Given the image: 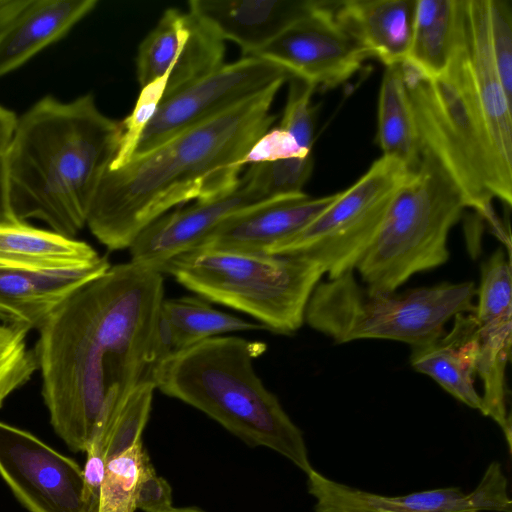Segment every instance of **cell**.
Instances as JSON below:
<instances>
[{"label": "cell", "instance_id": "cell-39", "mask_svg": "<svg viewBox=\"0 0 512 512\" xmlns=\"http://www.w3.org/2000/svg\"><path fill=\"white\" fill-rule=\"evenodd\" d=\"M167 512H204V511H202L201 509L196 508V507H181V508L173 507Z\"/></svg>", "mask_w": 512, "mask_h": 512}, {"label": "cell", "instance_id": "cell-41", "mask_svg": "<svg viewBox=\"0 0 512 512\" xmlns=\"http://www.w3.org/2000/svg\"><path fill=\"white\" fill-rule=\"evenodd\" d=\"M468 512H476V511H468Z\"/></svg>", "mask_w": 512, "mask_h": 512}, {"label": "cell", "instance_id": "cell-34", "mask_svg": "<svg viewBox=\"0 0 512 512\" xmlns=\"http://www.w3.org/2000/svg\"><path fill=\"white\" fill-rule=\"evenodd\" d=\"M288 81L287 100L278 127L292 135L301 149L312 152L314 112L311 99L316 89L296 77H291Z\"/></svg>", "mask_w": 512, "mask_h": 512}, {"label": "cell", "instance_id": "cell-16", "mask_svg": "<svg viewBox=\"0 0 512 512\" xmlns=\"http://www.w3.org/2000/svg\"><path fill=\"white\" fill-rule=\"evenodd\" d=\"M224 57L225 41L205 21L169 8L139 46L137 79L142 88L168 75L167 96L217 70Z\"/></svg>", "mask_w": 512, "mask_h": 512}, {"label": "cell", "instance_id": "cell-9", "mask_svg": "<svg viewBox=\"0 0 512 512\" xmlns=\"http://www.w3.org/2000/svg\"><path fill=\"white\" fill-rule=\"evenodd\" d=\"M408 171L382 155L305 228L266 254L304 257L318 264L328 279L354 271Z\"/></svg>", "mask_w": 512, "mask_h": 512}, {"label": "cell", "instance_id": "cell-11", "mask_svg": "<svg viewBox=\"0 0 512 512\" xmlns=\"http://www.w3.org/2000/svg\"><path fill=\"white\" fill-rule=\"evenodd\" d=\"M446 73L474 113L500 165L512 174V100L493 59L487 0H459L457 40Z\"/></svg>", "mask_w": 512, "mask_h": 512}, {"label": "cell", "instance_id": "cell-38", "mask_svg": "<svg viewBox=\"0 0 512 512\" xmlns=\"http://www.w3.org/2000/svg\"><path fill=\"white\" fill-rule=\"evenodd\" d=\"M18 117L15 113L0 106V154H4L13 136Z\"/></svg>", "mask_w": 512, "mask_h": 512}, {"label": "cell", "instance_id": "cell-7", "mask_svg": "<svg viewBox=\"0 0 512 512\" xmlns=\"http://www.w3.org/2000/svg\"><path fill=\"white\" fill-rule=\"evenodd\" d=\"M420 144L436 161L472 209L510 247L493 200L512 203V175L497 160L490 143L453 79H428L402 64Z\"/></svg>", "mask_w": 512, "mask_h": 512}, {"label": "cell", "instance_id": "cell-21", "mask_svg": "<svg viewBox=\"0 0 512 512\" xmlns=\"http://www.w3.org/2000/svg\"><path fill=\"white\" fill-rule=\"evenodd\" d=\"M447 334L412 346V368L431 377L446 392L470 408L482 410L481 396L475 389L478 358V323L474 313L453 317Z\"/></svg>", "mask_w": 512, "mask_h": 512}, {"label": "cell", "instance_id": "cell-30", "mask_svg": "<svg viewBox=\"0 0 512 512\" xmlns=\"http://www.w3.org/2000/svg\"><path fill=\"white\" fill-rule=\"evenodd\" d=\"M29 330L0 324V408L38 370L34 348L27 344Z\"/></svg>", "mask_w": 512, "mask_h": 512}, {"label": "cell", "instance_id": "cell-37", "mask_svg": "<svg viewBox=\"0 0 512 512\" xmlns=\"http://www.w3.org/2000/svg\"><path fill=\"white\" fill-rule=\"evenodd\" d=\"M4 154H0V223H15L19 222V220L16 218L11 206L8 173Z\"/></svg>", "mask_w": 512, "mask_h": 512}, {"label": "cell", "instance_id": "cell-32", "mask_svg": "<svg viewBox=\"0 0 512 512\" xmlns=\"http://www.w3.org/2000/svg\"><path fill=\"white\" fill-rule=\"evenodd\" d=\"M167 80L168 75L141 88L133 111L121 121L120 144L109 168L115 169L125 165L134 155L146 126L153 118L163 99Z\"/></svg>", "mask_w": 512, "mask_h": 512}, {"label": "cell", "instance_id": "cell-1", "mask_svg": "<svg viewBox=\"0 0 512 512\" xmlns=\"http://www.w3.org/2000/svg\"><path fill=\"white\" fill-rule=\"evenodd\" d=\"M163 300V274L129 261L77 288L38 330L43 401L71 451L86 452L98 422L154 383Z\"/></svg>", "mask_w": 512, "mask_h": 512}, {"label": "cell", "instance_id": "cell-23", "mask_svg": "<svg viewBox=\"0 0 512 512\" xmlns=\"http://www.w3.org/2000/svg\"><path fill=\"white\" fill-rule=\"evenodd\" d=\"M97 4V0H29L0 37V77L64 37Z\"/></svg>", "mask_w": 512, "mask_h": 512}, {"label": "cell", "instance_id": "cell-26", "mask_svg": "<svg viewBox=\"0 0 512 512\" xmlns=\"http://www.w3.org/2000/svg\"><path fill=\"white\" fill-rule=\"evenodd\" d=\"M459 0H417L404 65L428 79L448 70L457 40Z\"/></svg>", "mask_w": 512, "mask_h": 512}, {"label": "cell", "instance_id": "cell-18", "mask_svg": "<svg viewBox=\"0 0 512 512\" xmlns=\"http://www.w3.org/2000/svg\"><path fill=\"white\" fill-rule=\"evenodd\" d=\"M338 196L339 192L322 197L303 192L270 200L229 218L196 249L266 254L305 228Z\"/></svg>", "mask_w": 512, "mask_h": 512}, {"label": "cell", "instance_id": "cell-15", "mask_svg": "<svg viewBox=\"0 0 512 512\" xmlns=\"http://www.w3.org/2000/svg\"><path fill=\"white\" fill-rule=\"evenodd\" d=\"M315 512H512L507 480L498 462L486 469L476 488H438L387 496L359 490L326 478L314 469L307 474Z\"/></svg>", "mask_w": 512, "mask_h": 512}, {"label": "cell", "instance_id": "cell-6", "mask_svg": "<svg viewBox=\"0 0 512 512\" xmlns=\"http://www.w3.org/2000/svg\"><path fill=\"white\" fill-rule=\"evenodd\" d=\"M353 272L320 281L305 311V322L338 344L386 339L421 345L442 336L455 315L475 312L473 282L383 293L360 285Z\"/></svg>", "mask_w": 512, "mask_h": 512}, {"label": "cell", "instance_id": "cell-27", "mask_svg": "<svg viewBox=\"0 0 512 512\" xmlns=\"http://www.w3.org/2000/svg\"><path fill=\"white\" fill-rule=\"evenodd\" d=\"M376 141L383 156L414 169L421 157L402 64L385 67L377 110Z\"/></svg>", "mask_w": 512, "mask_h": 512}, {"label": "cell", "instance_id": "cell-3", "mask_svg": "<svg viewBox=\"0 0 512 512\" xmlns=\"http://www.w3.org/2000/svg\"><path fill=\"white\" fill-rule=\"evenodd\" d=\"M121 135V121L104 115L92 94L38 100L18 117L4 154L16 218L41 220L74 238L86 225Z\"/></svg>", "mask_w": 512, "mask_h": 512}, {"label": "cell", "instance_id": "cell-17", "mask_svg": "<svg viewBox=\"0 0 512 512\" xmlns=\"http://www.w3.org/2000/svg\"><path fill=\"white\" fill-rule=\"evenodd\" d=\"M270 200L244 175L232 190L168 212L148 225L128 248L130 261L160 272L172 258L196 249L229 218Z\"/></svg>", "mask_w": 512, "mask_h": 512}, {"label": "cell", "instance_id": "cell-40", "mask_svg": "<svg viewBox=\"0 0 512 512\" xmlns=\"http://www.w3.org/2000/svg\"><path fill=\"white\" fill-rule=\"evenodd\" d=\"M8 0H0V9L7 3Z\"/></svg>", "mask_w": 512, "mask_h": 512}, {"label": "cell", "instance_id": "cell-19", "mask_svg": "<svg viewBox=\"0 0 512 512\" xmlns=\"http://www.w3.org/2000/svg\"><path fill=\"white\" fill-rule=\"evenodd\" d=\"M417 0L331 2L335 20L366 53L385 67L403 64L412 37Z\"/></svg>", "mask_w": 512, "mask_h": 512}, {"label": "cell", "instance_id": "cell-20", "mask_svg": "<svg viewBox=\"0 0 512 512\" xmlns=\"http://www.w3.org/2000/svg\"><path fill=\"white\" fill-rule=\"evenodd\" d=\"M111 265L72 271H33L0 267V319L4 324L39 330L77 288Z\"/></svg>", "mask_w": 512, "mask_h": 512}, {"label": "cell", "instance_id": "cell-28", "mask_svg": "<svg viewBox=\"0 0 512 512\" xmlns=\"http://www.w3.org/2000/svg\"><path fill=\"white\" fill-rule=\"evenodd\" d=\"M161 315L169 326L177 353L224 333L266 330L257 322L216 310L204 300L190 296L164 298Z\"/></svg>", "mask_w": 512, "mask_h": 512}, {"label": "cell", "instance_id": "cell-24", "mask_svg": "<svg viewBox=\"0 0 512 512\" xmlns=\"http://www.w3.org/2000/svg\"><path fill=\"white\" fill-rule=\"evenodd\" d=\"M108 260L84 241L25 222L0 223V267L57 272L86 269Z\"/></svg>", "mask_w": 512, "mask_h": 512}, {"label": "cell", "instance_id": "cell-8", "mask_svg": "<svg viewBox=\"0 0 512 512\" xmlns=\"http://www.w3.org/2000/svg\"><path fill=\"white\" fill-rule=\"evenodd\" d=\"M466 208L460 191L439 164L421 153L356 267L366 288L395 292L414 274L444 264L449 258V232Z\"/></svg>", "mask_w": 512, "mask_h": 512}, {"label": "cell", "instance_id": "cell-4", "mask_svg": "<svg viewBox=\"0 0 512 512\" xmlns=\"http://www.w3.org/2000/svg\"><path fill=\"white\" fill-rule=\"evenodd\" d=\"M265 350L264 343L237 336L212 337L163 362L154 383L249 446L272 449L307 475L313 467L303 433L255 371L254 360Z\"/></svg>", "mask_w": 512, "mask_h": 512}, {"label": "cell", "instance_id": "cell-25", "mask_svg": "<svg viewBox=\"0 0 512 512\" xmlns=\"http://www.w3.org/2000/svg\"><path fill=\"white\" fill-rule=\"evenodd\" d=\"M155 389L154 383L140 384L96 426L83 468L86 498L96 512L106 464L142 440Z\"/></svg>", "mask_w": 512, "mask_h": 512}, {"label": "cell", "instance_id": "cell-10", "mask_svg": "<svg viewBox=\"0 0 512 512\" xmlns=\"http://www.w3.org/2000/svg\"><path fill=\"white\" fill-rule=\"evenodd\" d=\"M290 78L280 66L256 56L224 63L204 78L163 97L134 155L145 153Z\"/></svg>", "mask_w": 512, "mask_h": 512}, {"label": "cell", "instance_id": "cell-2", "mask_svg": "<svg viewBox=\"0 0 512 512\" xmlns=\"http://www.w3.org/2000/svg\"><path fill=\"white\" fill-rule=\"evenodd\" d=\"M283 84L189 128L104 172L86 225L109 250L129 248L173 207L232 190L243 160L271 128L272 103Z\"/></svg>", "mask_w": 512, "mask_h": 512}, {"label": "cell", "instance_id": "cell-31", "mask_svg": "<svg viewBox=\"0 0 512 512\" xmlns=\"http://www.w3.org/2000/svg\"><path fill=\"white\" fill-rule=\"evenodd\" d=\"M313 170V156L251 164L245 175L267 198L303 193Z\"/></svg>", "mask_w": 512, "mask_h": 512}, {"label": "cell", "instance_id": "cell-5", "mask_svg": "<svg viewBox=\"0 0 512 512\" xmlns=\"http://www.w3.org/2000/svg\"><path fill=\"white\" fill-rule=\"evenodd\" d=\"M203 299L253 317L266 330L294 334L323 269L297 255L191 250L160 270Z\"/></svg>", "mask_w": 512, "mask_h": 512}, {"label": "cell", "instance_id": "cell-33", "mask_svg": "<svg viewBox=\"0 0 512 512\" xmlns=\"http://www.w3.org/2000/svg\"><path fill=\"white\" fill-rule=\"evenodd\" d=\"M490 47L499 79L512 100V8L508 0H487Z\"/></svg>", "mask_w": 512, "mask_h": 512}, {"label": "cell", "instance_id": "cell-35", "mask_svg": "<svg viewBox=\"0 0 512 512\" xmlns=\"http://www.w3.org/2000/svg\"><path fill=\"white\" fill-rule=\"evenodd\" d=\"M312 155L300 148L295 138L280 127L270 128L251 148L243 165Z\"/></svg>", "mask_w": 512, "mask_h": 512}, {"label": "cell", "instance_id": "cell-36", "mask_svg": "<svg viewBox=\"0 0 512 512\" xmlns=\"http://www.w3.org/2000/svg\"><path fill=\"white\" fill-rule=\"evenodd\" d=\"M172 488L158 476L148 454L144 457L136 493V507L144 512H167L172 505Z\"/></svg>", "mask_w": 512, "mask_h": 512}, {"label": "cell", "instance_id": "cell-22", "mask_svg": "<svg viewBox=\"0 0 512 512\" xmlns=\"http://www.w3.org/2000/svg\"><path fill=\"white\" fill-rule=\"evenodd\" d=\"M188 10L205 21L224 41L250 56L273 40L304 9L305 1L191 0Z\"/></svg>", "mask_w": 512, "mask_h": 512}, {"label": "cell", "instance_id": "cell-12", "mask_svg": "<svg viewBox=\"0 0 512 512\" xmlns=\"http://www.w3.org/2000/svg\"><path fill=\"white\" fill-rule=\"evenodd\" d=\"M250 56L280 66L316 90L345 83L368 59L335 20L331 2L325 1H305L295 19Z\"/></svg>", "mask_w": 512, "mask_h": 512}, {"label": "cell", "instance_id": "cell-29", "mask_svg": "<svg viewBox=\"0 0 512 512\" xmlns=\"http://www.w3.org/2000/svg\"><path fill=\"white\" fill-rule=\"evenodd\" d=\"M146 454L141 440L108 461L100 485L98 512H135L137 485Z\"/></svg>", "mask_w": 512, "mask_h": 512}, {"label": "cell", "instance_id": "cell-13", "mask_svg": "<svg viewBox=\"0 0 512 512\" xmlns=\"http://www.w3.org/2000/svg\"><path fill=\"white\" fill-rule=\"evenodd\" d=\"M0 477L29 512H96L83 468L32 433L0 421Z\"/></svg>", "mask_w": 512, "mask_h": 512}, {"label": "cell", "instance_id": "cell-14", "mask_svg": "<svg viewBox=\"0 0 512 512\" xmlns=\"http://www.w3.org/2000/svg\"><path fill=\"white\" fill-rule=\"evenodd\" d=\"M511 263L497 249L481 265L474 315L478 323L477 374L483 382L481 413L501 428L512 447L511 416L507 407L506 368L511 357Z\"/></svg>", "mask_w": 512, "mask_h": 512}]
</instances>
